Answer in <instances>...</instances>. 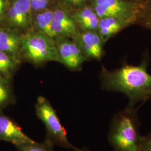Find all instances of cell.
<instances>
[{
  "instance_id": "6da1fadb",
  "label": "cell",
  "mask_w": 151,
  "mask_h": 151,
  "mask_svg": "<svg viewBox=\"0 0 151 151\" xmlns=\"http://www.w3.org/2000/svg\"><path fill=\"white\" fill-rule=\"evenodd\" d=\"M148 65L146 58L139 65L124 63L112 70L103 66L100 73L101 89L123 93L130 106L146 102L151 99V75L148 72Z\"/></svg>"
},
{
  "instance_id": "7a4b0ae2",
  "label": "cell",
  "mask_w": 151,
  "mask_h": 151,
  "mask_svg": "<svg viewBox=\"0 0 151 151\" xmlns=\"http://www.w3.org/2000/svg\"><path fill=\"white\" fill-rule=\"evenodd\" d=\"M138 108L128 105L114 115L108 135L113 151H139L140 135Z\"/></svg>"
},
{
  "instance_id": "3957f363",
  "label": "cell",
  "mask_w": 151,
  "mask_h": 151,
  "mask_svg": "<svg viewBox=\"0 0 151 151\" xmlns=\"http://www.w3.org/2000/svg\"><path fill=\"white\" fill-rule=\"evenodd\" d=\"M20 57L33 64L60 62L54 38L30 29L24 34Z\"/></svg>"
},
{
  "instance_id": "277c9868",
  "label": "cell",
  "mask_w": 151,
  "mask_h": 151,
  "mask_svg": "<svg viewBox=\"0 0 151 151\" xmlns=\"http://www.w3.org/2000/svg\"><path fill=\"white\" fill-rule=\"evenodd\" d=\"M35 108L37 117L45 126L47 131L46 138L51 141L54 146L80 151L81 149L72 145L68 139L65 128L56 111L46 98L39 96Z\"/></svg>"
},
{
  "instance_id": "5b68a950",
  "label": "cell",
  "mask_w": 151,
  "mask_h": 151,
  "mask_svg": "<svg viewBox=\"0 0 151 151\" xmlns=\"http://www.w3.org/2000/svg\"><path fill=\"white\" fill-rule=\"evenodd\" d=\"M89 3L100 19L123 18L133 20L135 25L143 6L126 0H90Z\"/></svg>"
},
{
  "instance_id": "8992f818",
  "label": "cell",
  "mask_w": 151,
  "mask_h": 151,
  "mask_svg": "<svg viewBox=\"0 0 151 151\" xmlns=\"http://www.w3.org/2000/svg\"><path fill=\"white\" fill-rule=\"evenodd\" d=\"M32 19L30 0H10L4 22L5 26L25 32L32 29Z\"/></svg>"
},
{
  "instance_id": "52a82bcc",
  "label": "cell",
  "mask_w": 151,
  "mask_h": 151,
  "mask_svg": "<svg viewBox=\"0 0 151 151\" xmlns=\"http://www.w3.org/2000/svg\"><path fill=\"white\" fill-rule=\"evenodd\" d=\"M54 39L60 63L72 70L81 69L86 59L75 40L66 37Z\"/></svg>"
},
{
  "instance_id": "ba28073f",
  "label": "cell",
  "mask_w": 151,
  "mask_h": 151,
  "mask_svg": "<svg viewBox=\"0 0 151 151\" xmlns=\"http://www.w3.org/2000/svg\"><path fill=\"white\" fill-rule=\"evenodd\" d=\"M73 39L78 44L86 60L99 61L103 58L105 43L97 31H80Z\"/></svg>"
},
{
  "instance_id": "9c48e42d",
  "label": "cell",
  "mask_w": 151,
  "mask_h": 151,
  "mask_svg": "<svg viewBox=\"0 0 151 151\" xmlns=\"http://www.w3.org/2000/svg\"><path fill=\"white\" fill-rule=\"evenodd\" d=\"M53 38H75L80 32L72 14L63 9L54 10V17L52 24Z\"/></svg>"
},
{
  "instance_id": "30bf717a",
  "label": "cell",
  "mask_w": 151,
  "mask_h": 151,
  "mask_svg": "<svg viewBox=\"0 0 151 151\" xmlns=\"http://www.w3.org/2000/svg\"><path fill=\"white\" fill-rule=\"evenodd\" d=\"M0 140L11 143L16 147L34 140L22 131L13 119L0 113Z\"/></svg>"
},
{
  "instance_id": "8fae6325",
  "label": "cell",
  "mask_w": 151,
  "mask_h": 151,
  "mask_svg": "<svg viewBox=\"0 0 151 151\" xmlns=\"http://www.w3.org/2000/svg\"><path fill=\"white\" fill-rule=\"evenodd\" d=\"M24 33L19 29L0 25V50L20 58Z\"/></svg>"
},
{
  "instance_id": "7c38bea8",
  "label": "cell",
  "mask_w": 151,
  "mask_h": 151,
  "mask_svg": "<svg viewBox=\"0 0 151 151\" xmlns=\"http://www.w3.org/2000/svg\"><path fill=\"white\" fill-rule=\"evenodd\" d=\"M134 25H135V22L129 19L115 17H103L100 19L97 32L106 44L119 32Z\"/></svg>"
},
{
  "instance_id": "4fadbf2b",
  "label": "cell",
  "mask_w": 151,
  "mask_h": 151,
  "mask_svg": "<svg viewBox=\"0 0 151 151\" xmlns=\"http://www.w3.org/2000/svg\"><path fill=\"white\" fill-rule=\"evenodd\" d=\"M72 15L80 31H97L100 18L90 3L74 10Z\"/></svg>"
},
{
  "instance_id": "5bb4252c",
  "label": "cell",
  "mask_w": 151,
  "mask_h": 151,
  "mask_svg": "<svg viewBox=\"0 0 151 151\" xmlns=\"http://www.w3.org/2000/svg\"><path fill=\"white\" fill-rule=\"evenodd\" d=\"M54 17V10L47 9L37 12L32 19V30L42 32L53 38L52 24Z\"/></svg>"
},
{
  "instance_id": "9a60e30c",
  "label": "cell",
  "mask_w": 151,
  "mask_h": 151,
  "mask_svg": "<svg viewBox=\"0 0 151 151\" xmlns=\"http://www.w3.org/2000/svg\"><path fill=\"white\" fill-rule=\"evenodd\" d=\"M21 63L20 58L15 57L0 50V76L12 80Z\"/></svg>"
},
{
  "instance_id": "2e32d148",
  "label": "cell",
  "mask_w": 151,
  "mask_h": 151,
  "mask_svg": "<svg viewBox=\"0 0 151 151\" xmlns=\"http://www.w3.org/2000/svg\"><path fill=\"white\" fill-rule=\"evenodd\" d=\"M11 80L0 76V110L15 103Z\"/></svg>"
},
{
  "instance_id": "e0dca14e",
  "label": "cell",
  "mask_w": 151,
  "mask_h": 151,
  "mask_svg": "<svg viewBox=\"0 0 151 151\" xmlns=\"http://www.w3.org/2000/svg\"><path fill=\"white\" fill-rule=\"evenodd\" d=\"M54 144L47 138L42 142L33 140L31 142L16 146L17 151H54Z\"/></svg>"
},
{
  "instance_id": "ac0fdd59",
  "label": "cell",
  "mask_w": 151,
  "mask_h": 151,
  "mask_svg": "<svg viewBox=\"0 0 151 151\" xmlns=\"http://www.w3.org/2000/svg\"><path fill=\"white\" fill-rule=\"evenodd\" d=\"M137 25L151 30V0H148L143 6Z\"/></svg>"
},
{
  "instance_id": "d6986e66",
  "label": "cell",
  "mask_w": 151,
  "mask_h": 151,
  "mask_svg": "<svg viewBox=\"0 0 151 151\" xmlns=\"http://www.w3.org/2000/svg\"><path fill=\"white\" fill-rule=\"evenodd\" d=\"M65 5L75 10L89 3L90 0H62Z\"/></svg>"
},
{
  "instance_id": "ffe728a7",
  "label": "cell",
  "mask_w": 151,
  "mask_h": 151,
  "mask_svg": "<svg viewBox=\"0 0 151 151\" xmlns=\"http://www.w3.org/2000/svg\"><path fill=\"white\" fill-rule=\"evenodd\" d=\"M139 151H151V132L146 136H142Z\"/></svg>"
},
{
  "instance_id": "44dd1931",
  "label": "cell",
  "mask_w": 151,
  "mask_h": 151,
  "mask_svg": "<svg viewBox=\"0 0 151 151\" xmlns=\"http://www.w3.org/2000/svg\"><path fill=\"white\" fill-rule=\"evenodd\" d=\"M10 2V0H0V25L4 21L6 13Z\"/></svg>"
},
{
  "instance_id": "7402d4cb",
  "label": "cell",
  "mask_w": 151,
  "mask_h": 151,
  "mask_svg": "<svg viewBox=\"0 0 151 151\" xmlns=\"http://www.w3.org/2000/svg\"><path fill=\"white\" fill-rule=\"evenodd\" d=\"M126 1H129L131 2H133V3H135V4H139V5H144L145 4L147 1L148 0H126Z\"/></svg>"
},
{
  "instance_id": "603a6c76",
  "label": "cell",
  "mask_w": 151,
  "mask_h": 151,
  "mask_svg": "<svg viewBox=\"0 0 151 151\" xmlns=\"http://www.w3.org/2000/svg\"><path fill=\"white\" fill-rule=\"evenodd\" d=\"M80 151H90L88 148H83L82 149H81L80 150Z\"/></svg>"
}]
</instances>
